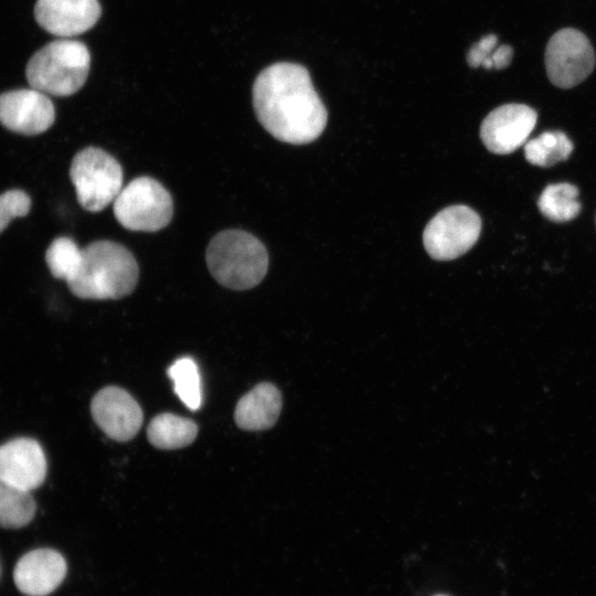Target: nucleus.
Listing matches in <instances>:
<instances>
[{
  "label": "nucleus",
  "instance_id": "1",
  "mask_svg": "<svg viewBox=\"0 0 596 596\" xmlns=\"http://www.w3.org/2000/svg\"><path fill=\"white\" fill-rule=\"evenodd\" d=\"M253 107L259 124L273 137L292 145L316 140L328 120L309 72L295 63H275L257 75Z\"/></svg>",
  "mask_w": 596,
  "mask_h": 596
},
{
  "label": "nucleus",
  "instance_id": "2",
  "mask_svg": "<svg viewBox=\"0 0 596 596\" xmlns=\"http://www.w3.org/2000/svg\"><path fill=\"white\" fill-rule=\"evenodd\" d=\"M139 268L124 245L102 240L82 248V260L67 281L73 295L83 299H119L135 289Z\"/></svg>",
  "mask_w": 596,
  "mask_h": 596
},
{
  "label": "nucleus",
  "instance_id": "3",
  "mask_svg": "<svg viewBox=\"0 0 596 596\" xmlns=\"http://www.w3.org/2000/svg\"><path fill=\"white\" fill-rule=\"evenodd\" d=\"M205 259L213 278L234 290L257 286L268 269L266 247L256 236L242 230H225L213 236Z\"/></svg>",
  "mask_w": 596,
  "mask_h": 596
},
{
  "label": "nucleus",
  "instance_id": "4",
  "mask_svg": "<svg viewBox=\"0 0 596 596\" xmlns=\"http://www.w3.org/2000/svg\"><path fill=\"white\" fill-rule=\"evenodd\" d=\"M91 55L87 46L75 40L52 41L29 60L25 76L30 87L46 95L70 96L85 84Z\"/></svg>",
  "mask_w": 596,
  "mask_h": 596
},
{
  "label": "nucleus",
  "instance_id": "5",
  "mask_svg": "<svg viewBox=\"0 0 596 596\" xmlns=\"http://www.w3.org/2000/svg\"><path fill=\"white\" fill-rule=\"evenodd\" d=\"M70 178L78 203L88 212L104 210L123 189L121 166L97 147L84 148L74 156Z\"/></svg>",
  "mask_w": 596,
  "mask_h": 596
},
{
  "label": "nucleus",
  "instance_id": "6",
  "mask_svg": "<svg viewBox=\"0 0 596 596\" xmlns=\"http://www.w3.org/2000/svg\"><path fill=\"white\" fill-rule=\"evenodd\" d=\"M113 211L117 222L129 231L157 232L170 223L173 202L159 181L138 177L121 189Z\"/></svg>",
  "mask_w": 596,
  "mask_h": 596
},
{
  "label": "nucleus",
  "instance_id": "7",
  "mask_svg": "<svg viewBox=\"0 0 596 596\" xmlns=\"http://www.w3.org/2000/svg\"><path fill=\"white\" fill-rule=\"evenodd\" d=\"M481 232L480 216L467 205H451L438 212L426 225L423 243L436 260H450L467 253Z\"/></svg>",
  "mask_w": 596,
  "mask_h": 596
},
{
  "label": "nucleus",
  "instance_id": "8",
  "mask_svg": "<svg viewBox=\"0 0 596 596\" xmlns=\"http://www.w3.org/2000/svg\"><path fill=\"white\" fill-rule=\"evenodd\" d=\"M594 66V50L584 33L565 28L552 35L545 49V67L552 84L561 88L574 87Z\"/></svg>",
  "mask_w": 596,
  "mask_h": 596
},
{
  "label": "nucleus",
  "instance_id": "9",
  "mask_svg": "<svg viewBox=\"0 0 596 596\" xmlns=\"http://www.w3.org/2000/svg\"><path fill=\"white\" fill-rule=\"evenodd\" d=\"M536 119V111L528 105L499 106L482 120L481 141L493 153H511L525 143L535 127Z\"/></svg>",
  "mask_w": 596,
  "mask_h": 596
},
{
  "label": "nucleus",
  "instance_id": "10",
  "mask_svg": "<svg viewBox=\"0 0 596 596\" xmlns=\"http://www.w3.org/2000/svg\"><path fill=\"white\" fill-rule=\"evenodd\" d=\"M54 119L52 100L38 89L31 87L0 94V124L13 132L39 135L47 130Z\"/></svg>",
  "mask_w": 596,
  "mask_h": 596
},
{
  "label": "nucleus",
  "instance_id": "11",
  "mask_svg": "<svg viewBox=\"0 0 596 596\" xmlns=\"http://www.w3.org/2000/svg\"><path fill=\"white\" fill-rule=\"evenodd\" d=\"M92 416L111 439L127 441L139 432L143 414L139 404L124 389L107 386L92 400Z\"/></svg>",
  "mask_w": 596,
  "mask_h": 596
},
{
  "label": "nucleus",
  "instance_id": "12",
  "mask_svg": "<svg viewBox=\"0 0 596 596\" xmlns=\"http://www.w3.org/2000/svg\"><path fill=\"white\" fill-rule=\"evenodd\" d=\"M47 464L41 445L26 437L11 439L0 446V479L32 491L46 477Z\"/></svg>",
  "mask_w": 596,
  "mask_h": 596
},
{
  "label": "nucleus",
  "instance_id": "13",
  "mask_svg": "<svg viewBox=\"0 0 596 596\" xmlns=\"http://www.w3.org/2000/svg\"><path fill=\"white\" fill-rule=\"evenodd\" d=\"M100 15L98 0H38L34 18L38 24L62 39L92 29Z\"/></svg>",
  "mask_w": 596,
  "mask_h": 596
},
{
  "label": "nucleus",
  "instance_id": "14",
  "mask_svg": "<svg viewBox=\"0 0 596 596\" xmlns=\"http://www.w3.org/2000/svg\"><path fill=\"white\" fill-rule=\"evenodd\" d=\"M66 572L67 565L61 553L52 549H35L17 562L13 581L26 596H46L61 585Z\"/></svg>",
  "mask_w": 596,
  "mask_h": 596
},
{
  "label": "nucleus",
  "instance_id": "15",
  "mask_svg": "<svg viewBox=\"0 0 596 596\" xmlns=\"http://www.w3.org/2000/svg\"><path fill=\"white\" fill-rule=\"evenodd\" d=\"M281 405L280 391L272 383H259L238 401L234 413L235 422L245 430L270 428L279 417Z\"/></svg>",
  "mask_w": 596,
  "mask_h": 596
},
{
  "label": "nucleus",
  "instance_id": "16",
  "mask_svg": "<svg viewBox=\"0 0 596 596\" xmlns=\"http://www.w3.org/2000/svg\"><path fill=\"white\" fill-rule=\"evenodd\" d=\"M198 435L196 424L189 418L163 413L151 419L147 436L151 445L159 449H178L185 447Z\"/></svg>",
  "mask_w": 596,
  "mask_h": 596
},
{
  "label": "nucleus",
  "instance_id": "17",
  "mask_svg": "<svg viewBox=\"0 0 596 596\" xmlns=\"http://www.w3.org/2000/svg\"><path fill=\"white\" fill-rule=\"evenodd\" d=\"M36 504L30 491L0 479V528L19 529L34 518Z\"/></svg>",
  "mask_w": 596,
  "mask_h": 596
},
{
  "label": "nucleus",
  "instance_id": "18",
  "mask_svg": "<svg viewBox=\"0 0 596 596\" xmlns=\"http://www.w3.org/2000/svg\"><path fill=\"white\" fill-rule=\"evenodd\" d=\"M577 196L578 189L574 184H549L538 200V207L551 221L567 222L575 219L581 211Z\"/></svg>",
  "mask_w": 596,
  "mask_h": 596
},
{
  "label": "nucleus",
  "instance_id": "19",
  "mask_svg": "<svg viewBox=\"0 0 596 596\" xmlns=\"http://www.w3.org/2000/svg\"><path fill=\"white\" fill-rule=\"evenodd\" d=\"M573 143L562 131H545L524 145L525 159L538 167H551L566 160Z\"/></svg>",
  "mask_w": 596,
  "mask_h": 596
},
{
  "label": "nucleus",
  "instance_id": "20",
  "mask_svg": "<svg viewBox=\"0 0 596 596\" xmlns=\"http://www.w3.org/2000/svg\"><path fill=\"white\" fill-rule=\"evenodd\" d=\"M173 382V390L183 404L196 411L202 404V386L199 368L190 356L175 360L167 371Z\"/></svg>",
  "mask_w": 596,
  "mask_h": 596
},
{
  "label": "nucleus",
  "instance_id": "21",
  "mask_svg": "<svg viewBox=\"0 0 596 596\" xmlns=\"http://www.w3.org/2000/svg\"><path fill=\"white\" fill-rule=\"evenodd\" d=\"M45 260L51 274L67 283L79 267L82 248L72 238L61 236L47 247Z\"/></svg>",
  "mask_w": 596,
  "mask_h": 596
},
{
  "label": "nucleus",
  "instance_id": "22",
  "mask_svg": "<svg viewBox=\"0 0 596 596\" xmlns=\"http://www.w3.org/2000/svg\"><path fill=\"white\" fill-rule=\"evenodd\" d=\"M31 207L30 196L22 190H9L0 194V233L15 217L24 216Z\"/></svg>",
  "mask_w": 596,
  "mask_h": 596
},
{
  "label": "nucleus",
  "instance_id": "23",
  "mask_svg": "<svg viewBox=\"0 0 596 596\" xmlns=\"http://www.w3.org/2000/svg\"><path fill=\"white\" fill-rule=\"evenodd\" d=\"M498 39L494 34H488L472 44L467 53V62L471 67L481 66L497 47Z\"/></svg>",
  "mask_w": 596,
  "mask_h": 596
},
{
  "label": "nucleus",
  "instance_id": "24",
  "mask_svg": "<svg viewBox=\"0 0 596 596\" xmlns=\"http://www.w3.org/2000/svg\"><path fill=\"white\" fill-rule=\"evenodd\" d=\"M513 50L510 45H500L494 49L490 57L481 65L485 68L502 70L510 65Z\"/></svg>",
  "mask_w": 596,
  "mask_h": 596
},
{
  "label": "nucleus",
  "instance_id": "25",
  "mask_svg": "<svg viewBox=\"0 0 596 596\" xmlns=\"http://www.w3.org/2000/svg\"><path fill=\"white\" fill-rule=\"evenodd\" d=\"M436 596H446V595H436Z\"/></svg>",
  "mask_w": 596,
  "mask_h": 596
}]
</instances>
